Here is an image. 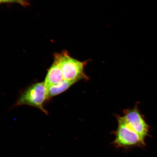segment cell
Returning <instances> with one entry per match:
<instances>
[{
    "mask_svg": "<svg viewBox=\"0 0 157 157\" xmlns=\"http://www.w3.org/2000/svg\"><path fill=\"white\" fill-rule=\"evenodd\" d=\"M55 54L59 60L64 80L78 82L81 80L89 79L84 72L88 61L81 62L76 59L66 51Z\"/></svg>",
    "mask_w": 157,
    "mask_h": 157,
    "instance_id": "6da1fadb",
    "label": "cell"
},
{
    "mask_svg": "<svg viewBox=\"0 0 157 157\" xmlns=\"http://www.w3.org/2000/svg\"><path fill=\"white\" fill-rule=\"evenodd\" d=\"M49 99L44 82H38L33 84L23 91L17 100L16 105L31 106L48 115V112L44 106L45 103Z\"/></svg>",
    "mask_w": 157,
    "mask_h": 157,
    "instance_id": "7a4b0ae2",
    "label": "cell"
},
{
    "mask_svg": "<svg viewBox=\"0 0 157 157\" xmlns=\"http://www.w3.org/2000/svg\"><path fill=\"white\" fill-rule=\"evenodd\" d=\"M118 127L115 134L114 144L118 147L142 146L145 145L144 140L136 132L127 126L116 116Z\"/></svg>",
    "mask_w": 157,
    "mask_h": 157,
    "instance_id": "3957f363",
    "label": "cell"
},
{
    "mask_svg": "<svg viewBox=\"0 0 157 157\" xmlns=\"http://www.w3.org/2000/svg\"><path fill=\"white\" fill-rule=\"evenodd\" d=\"M123 113L122 116L118 115L120 118L144 140L148 135L149 126L137 106L124 109Z\"/></svg>",
    "mask_w": 157,
    "mask_h": 157,
    "instance_id": "277c9868",
    "label": "cell"
},
{
    "mask_svg": "<svg viewBox=\"0 0 157 157\" xmlns=\"http://www.w3.org/2000/svg\"><path fill=\"white\" fill-rule=\"evenodd\" d=\"M64 80L59 60L54 55V61L48 70L44 83L46 89L50 86L60 83Z\"/></svg>",
    "mask_w": 157,
    "mask_h": 157,
    "instance_id": "5b68a950",
    "label": "cell"
},
{
    "mask_svg": "<svg viewBox=\"0 0 157 157\" xmlns=\"http://www.w3.org/2000/svg\"><path fill=\"white\" fill-rule=\"evenodd\" d=\"M76 82H77L63 80L60 83L50 86L47 89L49 99L63 93Z\"/></svg>",
    "mask_w": 157,
    "mask_h": 157,
    "instance_id": "8992f818",
    "label": "cell"
},
{
    "mask_svg": "<svg viewBox=\"0 0 157 157\" xmlns=\"http://www.w3.org/2000/svg\"><path fill=\"white\" fill-rule=\"evenodd\" d=\"M29 0H0L1 3H17L20 5L26 6L29 5Z\"/></svg>",
    "mask_w": 157,
    "mask_h": 157,
    "instance_id": "52a82bcc",
    "label": "cell"
}]
</instances>
